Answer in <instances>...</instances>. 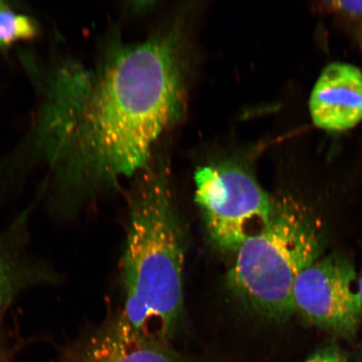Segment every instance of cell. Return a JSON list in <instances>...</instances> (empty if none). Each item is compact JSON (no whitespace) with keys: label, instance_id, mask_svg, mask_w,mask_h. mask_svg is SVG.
Returning <instances> with one entry per match:
<instances>
[{"label":"cell","instance_id":"obj_1","mask_svg":"<svg viewBox=\"0 0 362 362\" xmlns=\"http://www.w3.org/2000/svg\"><path fill=\"white\" fill-rule=\"evenodd\" d=\"M187 74L183 27L175 24L117 45L96 76L81 81L80 163L90 178L110 182L147 168L158 139L182 115Z\"/></svg>","mask_w":362,"mask_h":362},{"label":"cell","instance_id":"obj_2","mask_svg":"<svg viewBox=\"0 0 362 362\" xmlns=\"http://www.w3.org/2000/svg\"><path fill=\"white\" fill-rule=\"evenodd\" d=\"M137 176L123 259L124 304L115 322L135 337L168 344L183 311L182 230L164 160H152Z\"/></svg>","mask_w":362,"mask_h":362},{"label":"cell","instance_id":"obj_3","mask_svg":"<svg viewBox=\"0 0 362 362\" xmlns=\"http://www.w3.org/2000/svg\"><path fill=\"white\" fill-rule=\"evenodd\" d=\"M324 243L318 217L296 199H280L274 202L268 226L234 252L229 286L255 313L287 320L296 313L294 283L320 259Z\"/></svg>","mask_w":362,"mask_h":362},{"label":"cell","instance_id":"obj_4","mask_svg":"<svg viewBox=\"0 0 362 362\" xmlns=\"http://www.w3.org/2000/svg\"><path fill=\"white\" fill-rule=\"evenodd\" d=\"M194 199L216 248L234 253L268 226L275 201L242 157L202 165L194 172Z\"/></svg>","mask_w":362,"mask_h":362},{"label":"cell","instance_id":"obj_5","mask_svg":"<svg viewBox=\"0 0 362 362\" xmlns=\"http://www.w3.org/2000/svg\"><path fill=\"white\" fill-rule=\"evenodd\" d=\"M293 300L296 312L317 327L347 337L359 328V278L346 257H320L308 267L294 283Z\"/></svg>","mask_w":362,"mask_h":362},{"label":"cell","instance_id":"obj_6","mask_svg":"<svg viewBox=\"0 0 362 362\" xmlns=\"http://www.w3.org/2000/svg\"><path fill=\"white\" fill-rule=\"evenodd\" d=\"M315 124L328 131L353 128L362 120V72L356 66L334 62L321 72L310 98Z\"/></svg>","mask_w":362,"mask_h":362},{"label":"cell","instance_id":"obj_7","mask_svg":"<svg viewBox=\"0 0 362 362\" xmlns=\"http://www.w3.org/2000/svg\"><path fill=\"white\" fill-rule=\"evenodd\" d=\"M59 362H189L169 344L146 341L116 324L94 334Z\"/></svg>","mask_w":362,"mask_h":362},{"label":"cell","instance_id":"obj_8","mask_svg":"<svg viewBox=\"0 0 362 362\" xmlns=\"http://www.w3.org/2000/svg\"><path fill=\"white\" fill-rule=\"evenodd\" d=\"M16 242L13 234L0 237V312L37 276L23 259Z\"/></svg>","mask_w":362,"mask_h":362},{"label":"cell","instance_id":"obj_9","mask_svg":"<svg viewBox=\"0 0 362 362\" xmlns=\"http://www.w3.org/2000/svg\"><path fill=\"white\" fill-rule=\"evenodd\" d=\"M37 33V26L30 18L8 11L6 7L0 10V47L33 39Z\"/></svg>","mask_w":362,"mask_h":362},{"label":"cell","instance_id":"obj_10","mask_svg":"<svg viewBox=\"0 0 362 362\" xmlns=\"http://www.w3.org/2000/svg\"><path fill=\"white\" fill-rule=\"evenodd\" d=\"M323 7L362 24V1H329Z\"/></svg>","mask_w":362,"mask_h":362},{"label":"cell","instance_id":"obj_11","mask_svg":"<svg viewBox=\"0 0 362 362\" xmlns=\"http://www.w3.org/2000/svg\"><path fill=\"white\" fill-rule=\"evenodd\" d=\"M305 362H347L346 357L336 347L320 350Z\"/></svg>","mask_w":362,"mask_h":362},{"label":"cell","instance_id":"obj_12","mask_svg":"<svg viewBox=\"0 0 362 362\" xmlns=\"http://www.w3.org/2000/svg\"><path fill=\"white\" fill-rule=\"evenodd\" d=\"M359 288H360V296H361V305H362V270L361 274L359 278Z\"/></svg>","mask_w":362,"mask_h":362},{"label":"cell","instance_id":"obj_13","mask_svg":"<svg viewBox=\"0 0 362 362\" xmlns=\"http://www.w3.org/2000/svg\"><path fill=\"white\" fill-rule=\"evenodd\" d=\"M359 39L361 40V45H362V29L360 31Z\"/></svg>","mask_w":362,"mask_h":362},{"label":"cell","instance_id":"obj_14","mask_svg":"<svg viewBox=\"0 0 362 362\" xmlns=\"http://www.w3.org/2000/svg\"><path fill=\"white\" fill-rule=\"evenodd\" d=\"M6 7V6H4V4L1 1H0V10H1V8Z\"/></svg>","mask_w":362,"mask_h":362},{"label":"cell","instance_id":"obj_15","mask_svg":"<svg viewBox=\"0 0 362 362\" xmlns=\"http://www.w3.org/2000/svg\"><path fill=\"white\" fill-rule=\"evenodd\" d=\"M361 362H362V360H361Z\"/></svg>","mask_w":362,"mask_h":362}]
</instances>
